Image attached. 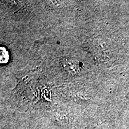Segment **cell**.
<instances>
[{
  "label": "cell",
  "mask_w": 129,
  "mask_h": 129,
  "mask_svg": "<svg viewBox=\"0 0 129 129\" xmlns=\"http://www.w3.org/2000/svg\"><path fill=\"white\" fill-rule=\"evenodd\" d=\"M45 4H46L47 7H49L50 9H59L64 4L63 1H46Z\"/></svg>",
  "instance_id": "obj_3"
},
{
  "label": "cell",
  "mask_w": 129,
  "mask_h": 129,
  "mask_svg": "<svg viewBox=\"0 0 129 129\" xmlns=\"http://www.w3.org/2000/svg\"><path fill=\"white\" fill-rule=\"evenodd\" d=\"M61 63L63 69L69 75H79L82 69L80 62L72 58H64Z\"/></svg>",
  "instance_id": "obj_1"
},
{
  "label": "cell",
  "mask_w": 129,
  "mask_h": 129,
  "mask_svg": "<svg viewBox=\"0 0 129 129\" xmlns=\"http://www.w3.org/2000/svg\"><path fill=\"white\" fill-rule=\"evenodd\" d=\"M9 55L6 48L3 47L0 48V62L1 63H6L9 61Z\"/></svg>",
  "instance_id": "obj_2"
}]
</instances>
